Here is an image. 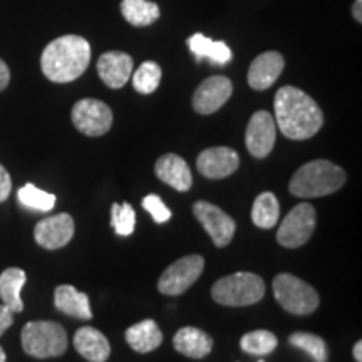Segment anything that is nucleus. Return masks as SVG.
<instances>
[{"label": "nucleus", "mask_w": 362, "mask_h": 362, "mask_svg": "<svg viewBox=\"0 0 362 362\" xmlns=\"http://www.w3.org/2000/svg\"><path fill=\"white\" fill-rule=\"evenodd\" d=\"M274 107L279 129L288 139H309L319 133L324 124V115L319 104L293 86H284L277 90Z\"/></svg>", "instance_id": "nucleus-1"}, {"label": "nucleus", "mask_w": 362, "mask_h": 362, "mask_svg": "<svg viewBox=\"0 0 362 362\" xmlns=\"http://www.w3.org/2000/svg\"><path fill=\"white\" fill-rule=\"evenodd\" d=\"M90 61V45L81 35L54 39L40 56V69L49 81L66 84L84 74Z\"/></svg>", "instance_id": "nucleus-2"}, {"label": "nucleus", "mask_w": 362, "mask_h": 362, "mask_svg": "<svg viewBox=\"0 0 362 362\" xmlns=\"http://www.w3.org/2000/svg\"><path fill=\"white\" fill-rule=\"evenodd\" d=\"M346 171L327 160H314L302 165L292 176L288 189L298 198H319L336 193L346 185Z\"/></svg>", "instance_id": "nucleus-3"}, {"label": "nucleus", "mask_w": 362, "mask_h": 362, "mask_svg": "<svg viewBox=\"0 0 362 362\" xmlns=\"http://www.w3.org/2000/svg\"><path fill=\"white\" fill-rule=\"evenodd\" d=\"M265 296L262 277L250 272H237L216 280L211 287V297L216 304L226 307H247L260 302Z\"/></svg>", "instance_id": "nucleus-4"}, {"label": "nucleus", "mask_w": 362, "mask_h": 362, "mask_svg": "<svg viewBox=\"0 0 362 362\" xmlns=\"http://www.w3.org/2000/svg\"><path fill=\"white\" fill-rule=\"evenodd\" d=\"M22 347L25 354L47 359L59 357L67 351V332L61 324L52 320H34L22 329Z\"/></svg>", "instance_id": "nucleus-5"}, {"label": "nucleus", "mask_w": 362, "mask_h": 362, "mask_svg": "<svg viewBox=\"0 0 362 362\" xmlns=\"http://www.w3.org/2000/svg\"><path fill=\"white\" fill-rule=\"evenodd\" d=\"M274 296L284 310L296 315L312 314L320 302L315 288L292 274H279L274 279Z\"/></svg>", "instance_id": "nucleus-6"}, {"label": "nucleus", "mask_w": 362, "mask_h": 362, "mask_svg": "<svg viewBox=\"0 0 362 362\" xmlns=\"http://www.w3.org/2000/svg\"><path fill=\"white\" fill-rule=\"evenodd\" d=\"M315 208L310 203L293 206L277 232V242L285 248H298L309 242L315 230Z\"/></svg>", "instance_id": "nucleus-7"}, {"label": "nucleus", "mask_w": 362, "mask_h": 362, "mask_svg": "<svg viewBox=\"0 0 362 362\" xmlns=\"http://www.w3.org/2000/svg\"><path fill=\"white\" fill-rule=\"evenodd\" d=\"M205 269V259L202 255H187L176 260L161 274L158 288L165 296H181L200 279Z\"/></svg>", "instance_id": "nucleus-8"}, {"label": "nucleus", "mask_w": 362, "mask_h": 362, "mask_svg": "<svg viewBox=\"0 0 362 362\" xmlns=\"http://www.w3.org/2000/svg\"><path fill=\"white\" fill-rule=\"evenodd\" d=\"M72 123L86 136H103L112 126V111L99 99H81L71 112Z\"/></svg>", "instance_id": "nucleus-9"}, {"label": "nucleus", "mask_w": 362, "mask_h": 362, "mask_svg": "<svg viewBox=\"0 0 362 362\" xmlns=\"http://www.w3.org/2000/svg\"><path fill=\"white\" fill-rule=\"evenodd\" d=\"M193 214L216 247H226L232 242L237 225H235L232 216L226 215L221 208L214 205V203L197 202L193 205Z\"/></svg>", "instance_id": "nucleus-10"}, {"label": "nucleus", "mask_w": 362, "mask_h": 362, "mask_svg": "<svg viewBox=\"0 0 362 362\" xmlns=\"http://www.w3.org/2000/svg\"><path fill=\"white\" fill-rule=\"evenodd\" d=\"M277 139V129H275V119L269 111H257L250 117L245 133V144L248 153L253 158H267L275 146Z\"/></svg>", "instance_id": "nucleus-11"}, {"label": "nucleus", "mask_w": 362, "mask_h": 362, "mask_svg": "<svg viewBox=\"0 0 362 362\" xmlns=\"http://www.w3.org/2000/svg\"><path fill=\"white\" fill-rule=\"evenodd\" d=\"M233 93L232 81L225 76H211L198 86L193 94V110L198 115H214Z\"/></svg>", "instance_id": "nucleus-12"}, {"label": "nucleus", "mask_w": 362, "mask_h": 362, "mask_svg": "<svg viewBox=\"0 0 362 362\" xmlns=\"http://www.w3.org/2000/svg\"><path fill=\"white\" fill-rule=\"evenodd\" d=\"M74 230V218L69 214H59L40 220L34 228V238L45 250H57L71 242Z\"/></svg>", "instance_id": "nucleus-13"}, {"label": "nucleus", "mask_w": 362, "mask_h": 362, "mask_svg": "<svg viewBox=\"0 0 362 362\" xmlns=\"http://www.w3.org/2000/svg\"><path fill=\"white\" fill-rule=\"evenodd\" d=\"M240 158L237 151L226 146L208 148L200 153L197 160V168L205 178L221 180L233 175L238 170Z\"/></svg>", "instance_id": "nucleus-14"}, {"label": "nucleus", "mask_w": 362, "mask_h": 362, "mask_svg": "<svg viewBox=\"0 0 362 362\" xmlns=\"http://www.w3.org/2000/svg\"><path fill=\"white\" fill-rule=\"evenodd\" d=\"M133 72V59L119 51L104 52L98 61V74L111 89H121Z\"/></svg>", "instance_id": "nucleus-15"}, {"label": "nucleus", "mask_w": 362, "mask_h": 362, "mask_svg": "<svg viewBox=\"0 0 362 362\" xmlns=\"http://www.w3.org/2000/svg\"><path fill=\"white\" fill-rule=\"evenodd\" d=\"M284 66L285 61L282 54L275 51L260 54V56L253 59L250 69H248V84L255 90L269 89L279 79V76L282 74Z\"/></svg>", "instance_id": "nucleus-16"}, {"label": "nucleus", "mask_w": 362, "mask_h": 362, "mask_svg": "<svg viewBox=\"0 0 362 362\" xmlns=\"http://www.w3.org/2000/svg\"><path fill=\"white\" fill-rule=\"evenodd\" d=\"M155 173L163 183L178 189V192H188L192 188L193 176L188 163L178 155L168 153L163 155L155 165Z\"/></svg>", "instance_id": "nucleus-17"}, {"label": "nucleus", "mask_w": 362, "mask_h": 362, "mask_svg": "<svg viewBox=\"0 0 362 362\" xmlns=\"http://www.w3.org/2000/svg\"><path fill=\"white\" fill-rule=\"evenodd\" d=\"M74 349L89 362H106L111 356L110 341L94 327H81L74 334Z\"/></svg>", "instance_id": "nucleus-18"}, {"label": "nucleus", "mask_w": 362, "mask_h": 362, "mask_svg": "<svg viewBox=\"0 0 362 362\" xmlns=\"http://www.w3.org/2000/svg\"><path fill=\"white\" fill-rule=\"evenodd\" d=\"M173 346L180 354L192 359H203L214 349V339L202 329L183 327L175 334Z\"/></svg>", "instance_id": "nucleus-19"}, {"label": "nucleus", "mask_w": 362, "mask_h": 362, "mask_svg": "<svg viewBox=\"0 0 362 362\" xmlns=\"http://www.w3.org/2000/svg\"><path fill=\"white\" fill-rule=\"evenodd\" d=\"M54 304L62 314L81 320L93 319L88 293L79 292L74 285H59L54 292Z\"/></svg>", "instance_id": "nucleus-20"}, {"label": "nucleus", "mask_w": 362, "mask_h": 362, "mask_svg": "<svg viewBox=\"0 0 362 362\" xmlns=\"http://www.w3.org/2000/svg\"><path fill=\"white\" fill-rule=\"evenodd\" d=\"M126 341H128L133 351L139 352V354H148V352L155 351L161 346L163 332L155 320L146 319L131 325L126 330Z\"/></svg>", "instance_id": "nucleus-21"}, {"label": "nucleus", "mask_w": 362, "mask_h": 362, "mask_svg": "<svg viewBox=\"0 0 362 362\" xmlns=\"http://www.w3.org/2000/svg\"><path fill=\"white\" fill-rule=\"evenodd\" d=\"M27 275L22 269L4 270L0 274V298H2L4 305L11 312H22L24 310V302L21 298L22 287L25 285Z\"/></svg>", "instance_id": "nucleus-22"}, {"label": "nucleus", "mask_w": 362, "mask_h": 362, "mask_svg": "<svg viewBox=\"0 0 362 362\" xmlns=\"http://www.w3.org/2000/svg\"><path fill=\"white\" fill-rule=\"evenodd\" d=\"M189 51L194 54L197 61H202L203 57L210 59L214 64L223 66L232 61V51L225 42H216L205 37L203 34H194L188 39Z\"/></svg>", "instance_id": "nucleus-23"}, {"label": "nucleus", "mask_w": 362, "mask_h": 362, "mask_svg": "<svg viewBox=\"0 0 362 362\" xmlns=\"http://www.w3.org/2000/svg\"><path fill=\"white\" fill-rule=\"evenodd\" d=\"M121 13L131 25L146 27L160 19V7L149 0H123Z\"/></svg>", "instance_id": "nucleus-24"}, {"label": "nucleus", "mask_w": 362, "mask_h": 362, "mask_svg": "<svg viewBox=\"0 0 362 362\" xmlns=\"http://www.w3.org/2000/svg\"><path fill=\"white\" fill-rule=\"evenodd\" d=\"M280 216V205L274 193L265 192L259 194L252 206V221L259 228L270 230L277 225Z\"/></svg>", "instance_id": "nucleus-25"}, {"label": "nucleus", "mask_w": 362, "mask_h": 362, "mask_svg": "<svg viewBox=\"0 0 362 362\" xmlns=\"http://www.w3.org/2000/svg\"><path fill=\"white\" fill-rule=\"evenodd\" d=\"M288 344L297 349L304 351L305 354H309L315 362H325L329 357L327 344L320 336L310 332H293L288 337Z\"/></svg>", "instance_id": "nucleus-26"}, {"label": "nucleus", "mask_w": 362, "mask_h": 362, "mask_svg": "<svg viewBox=\"0 0 362 362\" xmlns=\"http://www.w3.org/2000/svg\"><path fill=\"white\" fill-rule=\"evenodd\" d=\"M277 337L272 334L270 330H253L242 337L240 341V347L243 352L252 356H267L275 351L277 347Z\"/></svg>", "instance_id": "nucleus-27"}, {"label": "nucleus", "mask_w": 362, "mask_h": 362, "mask_svg": "<svg viewBox=\"0 0 362 362\" xmlns=\"http://www.w3.org/2000/svg\"><path fill=\"white\" fill-rule=\"evenodd\" d=\"M17 198L25 208L37 211H51L56 205V194L44 192L33 183H27L19 189Z\"/></svg>", "instance_id": "nucleus-28"}, {"label": "nucleus", "mask_w": 362, "mask_h": 362, "mask_svg": "<svg viewBox=\"0 0 362 362\" xmlns=\"http://www.w3.org/2000/svg\"><path fill=\"white\" fill-rule=\"evenodd\" d=\"M161 81V67L153 61L143 62L133 76V86L138 93L151 94L155 93Z\"/></svg>", "instance_id": "nucleus-29"}, {"label": "nucleus", "mask_w": 362, "mask_h": 362, "mask_svg": "<svg viewBox=\"0 0 362 362\" xmlns=\"http://www.w3.org/2000/svg\"><path fill=\"white\" fill-rule=\"evenodd\" d=\"M111 226L117 235L129 237L134 232L136 214L134 208L129 203H115L111 206Z\"/></svg>", "instance_id": "nucleus-30"}, {"label": "nucleus", "mask_w": 362, "mask_h": 362, "mask_svg": "<svg viewBox=\"0 0 362 362\" xmlns=\"http://www.w3.org/2000/svg\"><path fill=\"white\" fill-rule=\"evenodd\" d=\"M143 208L153 216V220H155L156 223H165V221H168L171 218L170 208L163 203V200L158 194H148L143 200Z\"/></svg>", "instance_id": "nucleus-31"}, {"label": "nucleus", "mask_w": 362, "mask_h": 362, "mask_svg": "<svg viewBox=\"0 0 362 362\" xmlns=\"http://www.w3.org/2000/svg\"><path fill=\"white\" fill-rule=\"evenodd\" d=\"M12 192V180L8 171L0 165V203L6 202Z\"/></svg>", "instance_id": "nucleus-32"}, {"label": "nucleus", "mask_w": 362, "mask_h": 362, "mask_svg": "<svg viewBox=\"0 0 362 362\" xmlns=\"http://www.w3.org/2000/svg\"><path fill=\"white\" fill-rule=\"evenodd\" d=\"M13 322V312L7 309L6 305H0V336H2L6 330L11 327Z\"/></svg>", "instance_id": "nucleus-33"}, {"label": "nucleus", "mask_w": 362, "mask_h": 362, "mask_svg": "<svg viewBox=\"0 0 362 362\" xmlns=\"http://www.w3.org/2000/svg\"><path fill=\"white\" fill-rule=\"evenodd\" d=\"M11 83V71H8V67L6 62L0 59V90H4Z\"/></svg>", "instance_id": "nucleus-34"}, {"label": "nucleus", "mask_w": 362, "mask_h": 362, "mask_svg": "<svg viewBox=\"0 0 362 362\" xmlns=\"http://www.w3.org/2000/svg\"><path fill=\"white\" fill-rule=\"evenodd\" d=\"M352 16L357 22H362V0H356L352 6Z\"/></svg>", "instance_id": "nucleus-35"}, {"label": "nucleus", "mask_w": 362, "mask_h": 362, "mask_svg": "<svg viewBox=\"0 0 362 362\" xmlns=\"http://www.w3.org/2000/svg\"><path fill=\"white\" fill-rule=\"evenodd\" d=\"M352 354H354L356 362H362V342H361V341L356 342L354 351H352Z\"/></svg>", "instance_id": "nucleus-36"}, {"label": "nucleus", "mask_w": 362, "mask_h": 362, "mask_svg": "<svg viewBox=\"0 0 362 362\" xmlns=\"http://www.w3.org/2000/svg\"><path fill=\"white\" fill-rule=\"evenodd\" d=\"M0 362H7V356H6V351L2 349V346H0Z\"/></svg>", "instance_id": "nucleus-37"}, {"label": "nucleus", "mask_w": 362, "mask_h": 362, "mask_svg": "<svg viewBox=\"0 0 362 362\" xmlns=\"http://www.w3.org/2000/svg\"><path fill=\"white\" fill-rule=\"evenodd\" d=\"M260 362H264V361H260Z\"/></svg>", "instance_id": "nucleus-38"}]
</instances>
